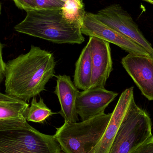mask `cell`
Returning <instances> with one entry per match:
<instances>
[{
	"mask_svg": "<svg viewBox=\"0 0 153 153\" xmlns=\"http://www.w3.org/2000/svg\"><path fill=\"white\" fill-rule=\"evenodd\" d=\"M56 62L52 53L31 45L30 51L6 64V94L29 101L45 90L55 76Z\"/></svg>",
	"mask_w": 153,
	"mask_h": 153,
	"instance_id": "obj_1",
	"label": "cell"
},
{
	"mask_svg": "<svg viewBox=\"0 0 153 153\" xmlns=\"http://www.w3.org/2000/svg\"><path fill=\"white\" fill-rule=\"evenodd\" d=\"M23 20L14 27L19 33L57 44H79L85 41L81 22L66 19L62 8L30 10Z\"/></svg>",
	"mask_w": 153,
	"mask_h": 153,
	"instance_id": "obj_2",
	"label": "cell"
},
{
	"mask_svg": "<svg viewBox=\"0 0 153 153\" xmlns=\"http://www.w3.org/2000/svg\"><path fill=\"white\" fill-rule=\"evenodd\" d=\"M0 153H62L53 136L40 133L25 118L0 119Z\"/></svg>",
	"mask_w": 153,
	"mask_h": 153,
	"instance_id": "obj_3",
	"label": "cell"
},
{
	"mask_svg": "<svg viewBox=\"0 0 153 153\" xmlns=\"http://www.w3.org/2000/svg\"><path fill=\"white\" fill-rule=\"evenodd\" d=\"M111 114L104 113L80 122L65 121L54 137L65 153H95Z\"/></svg>",
	"mask_w": 153,
	"mask_h": 153,
	"instance_id": "obj_4",
	"label": "cell"
},
{
	"mask_svg": "<svg viewBox=\"0 0 153 153\" xmlns=\"http://www.w3.org/2000/svg\"><path fill=\"white\" fill-rule=\"evenodd\" d=\"M147 112L132 100L108 153H134L152 135Z\"/></svg>",
	"mask_w": 153,
	"mask_h": 153,
	"instance_id": "obj_5",
	"label": "cell"
},
{
	"mask_svg": "<svg viewBox=\"0 0 153 153\" xmlns=\"http://www.w3.org/2000/svg\"><path fill=\"white\" fill-rule=\"evenodd\" d=\"M94 15L106 26L127 37L143 48L153 58V48L151 43L145 37L130 14L120 4H111Z\"/></svg>",
	"mask_w": 153,
	"mask_h": 153,
	"instance_id": "obj_6",
	"label": "cell"
},
{
	"mask_svg": "<svg viewBox=\"0 0 153 153\" xmlns=\"http://www.w3.org/2000/svg\"><path fill=\"white\" fill-rule=\"evenodd\" d=\"M81 29L82 34L89 37H96L112 43L128 54L152 57L143 48L101 22L94 17L93 13L85 12Z\"/></svg>",
	"mask_w": 153,
	"mask_h": 153,
	"instance_id": "obj_7",
	"label": "cell"
},
{
	"mask_svg": "<svg viewBox=\"0 0 153 153\" xmlns=\"http://www.w3.org/2000/svg\"><path fill=\"white\" fill-rule=\"evenodd\" d=\"M88 43L92 65L90 88H105L106 82L113 70L109 43L94 36L90 37Z\"/></svg>",
	"mask_w": 153,
	"mask_h": 153,
	"instance_id": "obj_8",
	"label": "cell"
},
{
	"mask_svg": "<svg viewBox=\"0 0 153 153\" xmlns=\"http://www.w3.org/2000/svg\"><path fill=\"white\" fill-rule=\"evenodd\" d=\"M118 94L105 88H89L79 91L76 101L77 114L84 121L103 114Z\"/></svg>",
	"mask_w": 153,
	"mask_h": 153,
	"instance_id": "obj_9",
	"label": "cell"
},
{
	"mask_svg": "<svg viewBox=\"0 0 153 153\" xmlns=\"http://www.w3.org/2000/svg\"><path fill=\"white\" fill-rule=\"evenodd\" d=\"M121 64L143 95L153 101V57L128 54Z\"/></svg>",
	"mask_w": 153,
	"mask_h": 153,
	"instance_id": "obj_10",
	"label": "cell"
},
{
	"mask_svg": "<svg viewBox=\"0 0 153 153\" xmlns=\"http://www.w3.org/2000/svg\"><path fill=\"white\" fill-rule=\"evenodd\" d=\"M134 98V87L127 88L121 93L95 153H108Z\"/></svg>",
	"mask_w": 153,
	"mask_h": 153,
	"instance_id": "obj_11",
	"label": "cell"
},
{
	"mask_svg": "<svg viewBox=\"0 0 153 153\" xmlns=\"http://www.w3.org/2000/svg\"><path fill=\"white\" fill-rule=\"evenodd\" d=\"M56 85L54 93L58 97L61 109L59 113L65 121L76 122L78 120L76 112V101L79 91L72 81L71 76L66 75L56 76Z\"/></svg>",
	"mask_w": 153,
	"mask_h": 153,
	"instance_id": "obj_12",
	"label": "cell"
},
{
	"mask_svg": "<svg viewBox=\"0 0 153 153\" xmlns=\"http://www.w3.org/2000/svg\"><path fill=\"white\" fill-rule=\"evenodd\" d=\"M92 74L91 56L89 43L81 52L75 64L74 83L82 91L90 88Z\"/></svg>",
	"mask_w": 153,
	"mask_h": 153,
	"instance_id": "obj_13",
	"label": "cell"
},
{
	"mask_svg": "<svg viewBox=\"0 0 153 153\" xmlns=\"http://www.w3.org/2000/svg\"><path fill=\"white\" fill-rule=\"evenodd\" d=\"M29 105L27 102L0 92V119L24 118Z\"/></svg>",
	"mask_w": 153,
	"mask_h": 153,
	"instance_id": "obj_14",
	"label": "cell"
},
{
	"mask_svg": "<svg viewBox=\"0 0 153 153\" xmlns=\"http://www.w3.org/2000/svg\"><path fill=\"white\" fill-rule=\"evenodd\" d=\"M54 114L46 105L42 98L37 101L36 97H34L32 98L30 107L27 108L25 112L24 117L27 121L41 123Z\"/></svg>",
	"mask_w": 153,
	"mask_h": 153,
	"instance_id": "obj_15",
	"label": "cell"
},
{
	"mask_svg": "<svg viewBox=\"0 0 153 153\" xmlns=\"http://www.w3.org/2000/svg\"><path fill=\"white\" fill-rule=\"evenodd\" d=\"M34 1L38 10L62 8L65 4L61 0H34Z\"/></svg>",
	"mask_w": 153,
	"mask_h": 153,
	"instance_id": "obj_16",
	"label": "cell"
},
{
	"mask_svg": "<svg viewBox=\"0 0 153 153\" xmlns=\"http://www.w3.org/2000/svg\"><path fill=\"white\" fill-rule=\"evenodd\" d=\"M13 1L18 8L26 11L36 9L34 0H13Z\"/></svg>",
	"mask_w": 153,
	"mask_h": 153,
	"instance_id": "obj_17",
	"label": "cell"
},
{
	"mask_svg": "<svg viewBox=\"0 0 153 153\" xmlns=\"http://www.w3.org/2000/svg\"><path fill=\"white\" fill-rule=\"evenodd\" d=\"M134 153H153V136L152 135Z\"/></svg>",
	"mask_w": 153,
	"mask_h": 153,
	"instance_id": "obj_18",
	"label": "cell"
},
{
	"mask_svg": "<svg viewBox=\"0 0 153 153\" xmlns=\"http://www.w3.org/2000/svg\"><path fill=\"white\" fill-rule=\"evenodd\" d=\"M3 45L0 42V84L5 78L6 63L4 62L2 56Z\"/></svg>",
	"mask_w": 153,
	"mask_h": 153,
	"instance_id": "obj_19",
	"label": "cell"
},
{
	"mask_svg": "<svg viewBox=\"0 0 153 153\" xmlns=\"http://www.w3.org/2000/svg\"><path fill=\"white\" fill-rule=\"evenodd\" d=\"M142 1L149 3H150L151 4H153V0H142Z\"/></svg>",
	"mask_w": 153,
	"mask_h": 153,
	"instance_id": "obj_20",
	"label": "cell"
},
{
	"mask_svg": "<svg viewBox=\"0 0 153 153\" xmlns=\"http://www.w3.org/2000/svg\"><path fill=\"white\" fill-rule=\"evenodd\" d=\"M61 1H62L63 2L65 3V2L66 1H67V0H61ZM79 1H80L81 2H83V0H79Z\"/></svg>",
	"mask_w": 153,
	"mask_h": 153,
	"instance_id": "obj_21",
	"label": "cell"
},
{
	"mask_svg": "<svg viewBox=\"0 0 153 153\" xmlns=\"http://www.w3.org/2000/svg\"><path fill=\"white\" fill-rule=\"evenodd\" d=\"M1 3H0V15H1Z\"/></svg>",
	"mask_w": 153,
	"mask_h": 153,
	"instance_id": "obj_22",
	"label": "cell"
},
{
	"mask_svg": "<svg viewBox=\"0 0 153 153\" xmlns=\"http://www.w3.org/2000/svg\"><path fill=\"white\" fill-rule=\"evenodd\" d=\"M62 153H65L64 152H62Z\"/></svg>",
	"mask_w": 153,
	"mask_h": 153,
	"instance_id": "obj_23",
	"label": "cell"
}]
</instances>
